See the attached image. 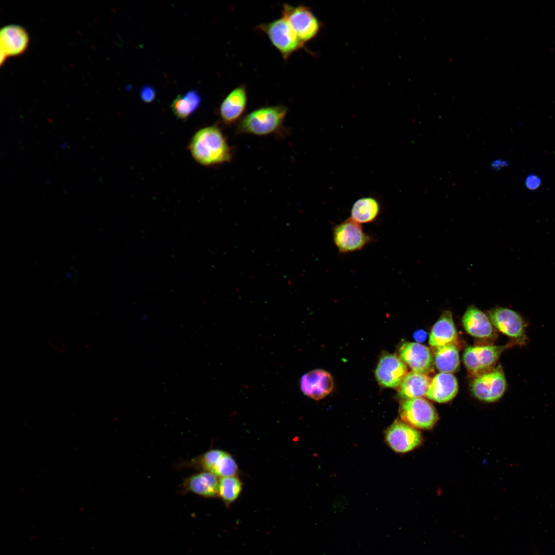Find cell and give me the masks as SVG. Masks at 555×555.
Instances as JSON below:
<instances>
[{"label": "cell", "mask_w": 555, "mask_h": 555, "mask_svg": "<svg viewBox=\"0 0 555 555\" xmlns=\"http://www.w3.org/2000/svg\"><path fill=\"white\" fill-rule=\"evenodd\" d=\"M507 387L504 373L501 365L477 377L471 384L473 395L480 400L493 402L500 399Z\"/></svg>", "instance_id": "8"}, {"label": "cell", "mask_w": 555, "mask_h": 555, "mask_svg": "<svg viewBox=\"0 0 555 555\" xmlns=\"http://www.w3.org/2000/svg\"><path fill=\"white\" fill-rule=\"evenodd\" d=\"M400 359L413 371L428 374L434 370V355L430 349L419 343L404 342L399 348Z\"/></svg>", "instance_id": "12"}, {"label": "cell", "mask_w": 555, "mask_h": 555, "mask_svg": "<svg viewBox=\"0 0 555 555\" xmlns=\"http://www.w3.org/2000/svg\"><path fill=\"white\" fill-rule=\"evenodd\" d=\"M380 212V205L376 198L363 197L357 199L353 205L349 218L361 225L368 224L375 221Z\"/></svg>", "instance_id": "21"}, {"label": "cell", "mask_w": 555, "mask_h": 555, "mask_svg": "<svg viewBox=\"0 0 555 555\" xmlns=\"http://www.w3.org/2000/svg\"><path fill=\"white\" fill-rule=\"evenodd\" d=\"M219 480L215 474L207 471H201L192 475L185 479L183 488L197 495L214 497L218 495Z\"/></svg>", "instance_id": "19"}, {"label": "cell", "mask_w": 555, "mask_h": 555, "mask_svg": "<svg viewBox=\"0 0 555 555\" xmlns=\"http://www.w3.org/2000/svg\"><path fill=\"white\" fill-rule=\"evenodd\" d=\"M155 89L150 85H145L140 90V97L145 103H151L156 98Z\"/></svg>", "instance_id": "26"}, {"label": "cell", "mask_w": 555, "mask_h": 555, "mask_svg": "<svg viewBox=\"0 0 555 555\" xmlns=\"http://www.w3.org/2000/svg\"><path fill=\"white\" fill-rule=\"evenodd\" d=\"M248 94L244 85L238 86L232 90L221 102L219 115L222 121L227 125L237 122L247 107Z\"/></svg>", "instance_id": "14"}, {"label": "cell", "mask_w": 555, "mask_h": 555, "mask_svg": "<svg viewBox=\"0 0 555 555\" xmlns=\"http://www.w3.org/2000/svg\"><path fill=\"white\" fill-rule=\"evenodd\" d=\"M431 381L427 375L410 372L402 381L397 396L403 400L425 396Z\"/></svg>", "instance_id": "20"}, {"label": "cell", "mask_w": 555, "mask_h": 555, "mask_svg": "<svg viewBox=\"0 0 555 555\" xmlns=\"http://www.w3.org/2000/svg\"><path fill=\"white\" fill-rule=\"evenodd\" d=\"M242 490V483L235 476L221 477L219 483L218 495L229 505L239 496Z\"/></svg>", "instance_id": "24"}, {"label": "cell", "mask_w": 555, "mask_h": 555, "mask_svg": "<svg viewBox=\"0 0 555 555\" xmlns=\"http://www.w3.org/2000/svg\"><path fill=\"white\" fill-rule=\"evenodd\" d=\"M201 98L196 90L188 91L184 95H178L173 101L171 108L177 118L186 120L196 112L200 106Z\"/></svg>", "instance_id": "23"}, {"label": "cell", "mask_w": 555, "mask_h": 555, "mask_svg": "<svg viewBox=\"0 0 555 555\" xmlns=\"http://www.w3.org/2000/svg\"><path fill=\"white\" fill-rule=\"evenodd\" d=\"M406 365L396 355L385 353L380 357L375 375L382 386L396 388L408 374Z\"/></svg>", "instance_id": "11"}, {"label": "cell", "mask_w": 555, "mask_h": 555, "mask_svg": "<svg viewBox=\"0 0 555 555\" xmlns=\"http://www.w3.org/2000/svg\"><path fill=\"white\" fill-rule=\"evenodd\" d=\"M542 183L541 178L534 174H529L525 180V185L526 188L531 191L537 190Z\"/></svg>", "instance_id": "27"}, {"label": "cell", "mask_w": 555, "mask_h": 555, "mask_svg": "<svg viewBox=\"0 0 555 555\" xmlns=\"http://www.w3.org/2000/svg\"><path fill=\"white\" fill-rule=\"evenodd\" d=\"M506 346L485 345L469 346L466 348L462 360L467 369L477 376L492 368Z\"/></svg>", "instance_id": "9"}, {"label": "cell", "mask_w": 555, "mask_h": 555, "mask_svg": "<svg viewBox=\"0 0 555 555\" xmlns=\"http://www.w3.org/2000/svg\"><path fill=\"white\" fill-rule=\"evenodd\" d=\"M399 414L402 421L421 429L432 428L438 419L434 406L423 398L402 400Z\"/></svg>", "instance_id": "7"}, {"label": "cell", "mask_w": 555, "mask_h": 555, "mask_svg": "<svg viewBox=\"0 0 555 555\" xmlns=\"http://www.w3.org/2000/svg\"><path fill=\"white\" fill-rule=\"evenodd\" d=\"M29 43V35L23 27L13 24L5 26L0 31L1 63L8 57L24 53Z\"/></svg>", "instance_id": "13"}, {"label": "cell", "mask_w": 555, "mask_h": 555, "mask_svg": "<svg viewBox=\"0 0 555 555\" xmlns=\"http://www.w3.org/2000/svg\"><path fill=\"white\" fill-rule=\"evenodd\" d=\"M465 330L478 338L494 339L496 334L489 318L474 305L469 306L462 318Z\"/></svg>", "instance_id": "16"}, {"label": "cell", "mask_w": 555, "mask_h": 555, "mask_svg": "<svg viewBox=\"0 0 555 555\" xmlns=\"http://www.w3.org/2000/svg\"><path fill=\"white\" fill-rule=\"evenodd\" d=\"M385 440L396 452L406 453L420 445L422 436L414 427L402 420H396L386 430Z\"/></svg>", "instance_id": "10"}, {"label": "cell", "mask_w": 555, "mask_h": 555, "mask_svg": "<svg viewBox=\"0 0 555 555\" xmlns=\"http://www.w3.org/2000/svg\"><path fill=\"white\" fill-rule=\"evenodd\" d=\"M434 348V364L440 373L452 374L459 369V352L455 344H449Z\"/></svg>", "instance_id": "22"}, {"label": "cell", "mask_w": 555, "mask_h": 555, "mask_svg": "<svg viewBox=\"0 0 555 555\" xmlns=\"http://www.w3.org/2000/svg\"><path fill=\"white\" fill-rule=\"evenodd\" d=\"M458 391L456 378L452 374L440 373L432 379L425 396L434 401L446 403L452 400Z\"/></svg>", "instance_id": "17"}, {"label": "cell", "mask_w": 555, "mask_h": 555, "mask_svg": "<svg viewBox=\"0 0 555 555\" xmlns=\"http://www.w3.org/2000/svg\"><path fill=\"white\" fill-rule=\"evenodd\" d=\"M282 14L304 44L313 39L319 32L320 23L307 7L284 4Z\"/></svg>", "instance_id": "6"}, {"label": "cell", "mask_w": 555, "mask_h": 555, "mask_svg": "<svg viewBox=\"0 0 555 555\" xmlns=\"http://www.w3.org/2000/svg\"><path fill=\"white\" fill-rule=\"evenodd\" d=\"M238 472L237 465L233 457L224 451L212 473L218 477L235 476Z\"/></svg>", "instance_id": "25"}, {"label": "cell", "mask_w": 555, "mask_h": 555, "mask_svg": "<svg viewBox=\"0 0 555 555\" xmlns=\"http://www.w3.org/2000/svg\"><path fill=\"white\" fill-rule=\"evenodd\" d=\"M332 238L341 254L360 251L373 240L372 237L364 232L361 224L350 218L333 227Z\"/></svg>", "instance_id": "4"}, {"label": "cell", "mask_w": 555, "mask_h": 555, "mask_svg": "<svg viewBox=\"0 0 555 555\" xmlns=\"http://www.w3.org/2000/svg\"><path fill=\"white\" fill-rule=\"evenodd\" d=\"M300 387L302 392L307 397L320 400L332 392L334 380L328 372L317 369L306 373L301 377Z\"/></svg>", "instance_id": "15"}, {"label": "cell", "mask_w": 555, "mask_h": 555, "mask_svg": "<svg viewBox=\"0 0 555 555\" xmlns=\"http://www.w3.org/2000/svg\"><path fill=\"white\" fill-rule=\"evenodd\" d=\"M287 112V107L282 105L258 108L242 118L236 132L258 136L275 133L282 127Z\"/></svg>", "instance_id": "2"}, {"label": "cell", "mask_w": 555, "mask_h": 555, "mask_svg": "<svg viewBox=\"0 0 555 555\" xmlns=\"http://www.w3.org/2000/svg\"><path fill=\"white\" fill-rule=\"evenodd\" d=\"M427 332L424 330L422 329L416 330L413 335L414 340L418 342L424 341L427 338Z\"/></svg>", "instance_id": "29"}, {"label": "cell", "mask_w": 555, "mask_h": 555, "mask_svg": "<svg viewBox=\"0 0 555 555\" xmlns=\"http://www.w3.org/2000/svg\"><path fill=\"white\" fill-rule=\"evenodd\" d=\"M457 337L452 312L446 310L433 326L429 335V343L432 347L436 348L449 344H454Z\"/></svg>", "instance_id": "18"}, {"label": "cell", "mask_w": 555, "mask_h": 555, "mask_svg": "<svg viewBox=\"0 0 555 555\" xmlns=\"http://www.w3.org/2000/svg\"><path fill=\"white\" fill-rule=\"evenodd\" d=\"M189 148L194 159L205 166L228 163L233 157L225 136L215 125L198 131L191 139Z\"/></svg>", "instance_id": "1"}, {"label": "cell", "mask_w": 555, "mask_h": 555, "mask_svg": "<svg viewBox=\"0 0 555 555\" xmlns=\"http://www.w3.org/2000/svg\"><path fill=\"white\" fill-rule=\"evenodd\" d=\"M255 29L266 34L272 45L285 61L304 46V44L283 17L259 24Z\"/></svg>", "instance_id": "3"}, {"label": "cell", "mask_w": 555, "mask_h": 555, "mask_svg": "<svg viewBox=\"0 0 555 555\" xmlns=\"http://www.w3.org/2000/svg\"><path fill=\"white\" fill-rule=\"evenodd\" d=\"M509 164V162L507 160L497 158L492 160L490 163L489 168L492 171H497L503 168L507 167Z\"/></svg>", "instance_id": "28"}, {"label": "cell", "mask_w": 555, "mask_h": 555, "mask_svg": "<svg viewBox=\"0 0 555 555\" xmlns=\"http://www.w3.org/2000/svg\"><path fill=\"white\" fill-rule=\"evenodd\" d=\"M488 314L493 326L511 339L514 343L521 346L526 344L527 324L519 313L507 307L496 306L490 309Z\"/></svg>", "instance_id": "5"}]
</instances>
